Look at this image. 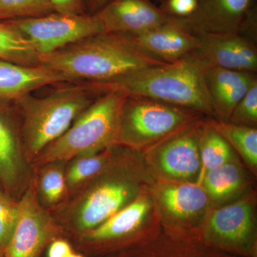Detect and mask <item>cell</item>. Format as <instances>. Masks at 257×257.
Here are the masks:
<instances>
[{"label": "cell", "mask_w": 257, "mask_h": 257, "mask_svg": "<svg viewBox=\"0 0 257 257\" xmlns=\"http://www.w3.org/2000/svg\"><path fill=\"white\" fill-rule=\"evenodd\" d=\"M40 65L67 82H106L140 69L166 64L134 47L121 34L103 32L52 53L40 55Z\"/></svg>", "instance_id": "6da1fadb"}, {"label": "cell", "mask_w": 257, "mask_h": 257, "mask_svg": "<svg viewBox=\"0 0 257 257\" xmlns=\"http://www.w3.org/2000/svg\"><path fill=\"white\" fill-rule=\"evenodd\" d=\"M207 67L191 52L176 62L146 67L109 82L91 83L103 93L119 91L213 116L204 82Z\"/></svg>", "instance_id": "7a4b0ae2"}, {"label": "cell", "mask_w": 257, "mask_h": 257, "mask_svg": "<svg viewBox=\"0 0 257 257\" xmlns=\"http://www.w3.org/2000/svg\"><path fill=\"white\" fill-rule=\"evenodd\" d=\"M102 94L91 82H72L43 97L30 94L15 101L28 162L32 165Z\"/></svg>", "instance_id": "3957f363"}, {"label": "cell", "mask_w": 257, "mask_h": 257, "mask_svg": "<svg viewBox=\"0 0 257 257\" xmlns=\"http://www.w3.org/2000/svg\"><path fill=\"white\" fill-rule=\"evenodd\" d=\"M124 155L117 154L111 165L50 213L67 240L94 229L134 200L135 184L125 169Z\"/></svg>", "instance_id": "277c9868"}, {"label": "cell", "mask_w": 257, "mask_h": 257, "mask_svg": "<svg viewBox=\"0 0 257 257\" xmlns=\"http://www.w3.org/2000/svg\"><path fill=\"white\" fill-rule=\"evenodd\" d=\"M126 94L110 90L98 96L67 130L32 162L33 168L55 161L67 162L86 153L119 145L121 108Z\"/></svg>", "instance_id": "5b68a950"}, {"label": "cell", "mask_w": 257, "mask_h": 257, "mask_svg": "<svg viewBox=\"0 0 257 257\" xmlns=\"http://www.w3.org/2000/svg\"><path fill=\"white\" fill-rule=\"evenodd\" d=\"M202 113L145 96L126 95L121 108L119 145L137 147L165 140L197 122Z\"/></svg>", "instance_id": "8992f818"}, {"label": "cell", "mask_w": 257, "mask_h": 257, "mask_svg": "<svg viewBox=\"0 0 257 257\" xmlns=\"http://www.w3.org/2000/svg\"><path fill=\"white\" fill-rule=\"evenodd\" d=\"M150 206L146 198H135L102 224L68 241L85 257L106 256L143 244L142 226Z\"/></svg>", "instance_id": "52a82bcc"}, {"label": "cell", "mask_w": 257, "mask_h": 257, "mask_svg": "<svg viewBox=\"0 0 257 257\" xmlns=\"http://www.w3.org/2000/svg\"><path fill=\"white\" fill-rule=\"evenodd\" d=\"M32 42L39 55L52 53L66 46L104 32L95 15L54 13L36 18L5 21Z\"/></svg>", "instance_id": "ba28073f"}, {"label": "cell", "mask_w": 257, "mask_h": 257, "mask_svg": "<svg viewBox=\"0 0 257 257\" xmlns=\"http://www.w3.org/2000/svg\"><path fill=\"white\" fill-rule=\"evenodd\" d=\"M18 202V220L4 256L42 257L54 240L63 238L62 230L37 200L33 179Z\"/></svg>", "instance_id": "9c48e42d"}, {"label": "cell", "mask_w": 257, "mask_h": 257, "mask_svg": "<svg viewBox=\"0 0 257 257\" xmlns=\"http://www.w3.org/2000/svg\"><path fill=\"white\" fill-rule=\"evenodd\" d=\"M33 177V167L24 150L16 106L0 101V187L12 199L19 201Z\"/></svg>", "instance_id": "30bf717a"}, {"label": "cell", "mask_w": 257, "mask_h": 257, "mask_svg": "<svg viewBox=\"0 0 257 257\" xmlns=\"http://www.w3.org/2000/svg\"><path fill=\"white\" fill-rule=\"evenodd\" d=\"M179 19L194 35L241 34L254 39L256 33L255 0H197L195 13Z\"/></svg>", "instance_id": "8fae6325"}, {"label": "cell", "mask_w": 257, "mask_h": 257, "mask_svg": "<svg viewBox=\"0 0 257 257\" xmlns=\"http://www.w3.org/2000/svg\"><path fill=\"white\" fill-rule=\"evenodd\" d=\"M202 241L217 251L238 257H256V239L251 206L236 202L211 215L202 231Z\"/></svg>", "instance_id": "7c38bea8"}, {"label": "cell", "mask_w": 257, "mask_h": 257, "mask_svg": "<svg viewBox=\"0 0 257 257\" xmlns=\"http://www.w3.org/2000/svg\"><path fill=\"white\" fill-rule=\"evenodd\" d=\"M198 46L193 51L208 67L242 72H257V47L252 37L241 34H198Z\"/></svg>", "instance_id": "4fadbf2b"}, {"label": "cell", "mask_w": 257, "mask_h": 257, "mask_svg": "<svg viewBox=\"0 0 257 257\" xmlns=\"http://www.w3.org/2000/svg\"><path fill=\"white\" fill-rule=\"evenodd\" d=\"M93 15L102 24L104 32L124 35L159 28L176 20L153 0H111Z\"/></svg>", "instance_id": "5bb4252c"}, {"label": "cell", "mask_w": 257, "mask_h": 257, "mask_svg": "<svg viewBox=\"0 0 257 257\" xmlns=\"http://www.w3.org/2000/svg\"><path fill=\"white\" fill-rule=\"evenodd\" d=\"M121 35L140 52L167 63L189 55L197 49L199 43L197 37L184 28L179 18L147 31Z\"/></svg>", "instance_id": "9a60e30c"}, {"label": "cell", "mask_w": 257, "mask_h": 257, "mask_svg": "<svg viewBox=\"0 0 257 257\" xmlns=\"http://www.w3.org/2000/svg\"><path fill=\"white\" fill-rule=\"evenodd\" d=\"M256 81V73L207 67L204 82L213 116L220 121H229L235 106Z\"/></svg>", "instance_id": "2e32d148"}, {"label": "cell", "mask_w": 257, "mask_h": 257, "mask_svg": "<svg viewBox=\"0 0 257 257\" xmlns=\"http://www.w3.org/2000/svg\"><path fill=\"white\" fill-rule=\"evenodd\" d=\"M202 124L196 122L165 139L158 152L162 170L175 178L197 175L201 168L199 140Z\"/></svg>", "instance_id": "e0dca14e"}, {"label": "cell", "mask_w": 257, "mask_h": 257, "mask_svg": "<svg viewBox=\"0 0 257 257\" xmlns=\"http://www.w3.org/2000/svg\"><path fill=\"white\" fill-rule=\"evenodd\" d=\"M68 82L43 67H28L0 59V101L14 104L33 91L50 84Z\"/></svg>", "instance_id": "ac0fdd59"}, {"label": "cell", "mask_w": 257, "mask_h": 257, "mask_svg": "<svg viewBox=\"0 0 257 257\" xmlns=\"http://www.w3.org/2000/svg\"><path fill=\"white\" fill-rule=\"evenodd\" d=\"M103 257H238L221 252L202 241L189 237L161 240L152 244L139 245Z\"/></svg>", "instance_id": "d6986e66"}, {"label": "cell", "mask_w": 257, "mask_h": 257, "mask_svg": "<svg viewBox=\"0 0 257 257\" xmlns=\"http://www.w3.org/2000/svg\"><path fill=\"white\" fill-rule=\"evenodd\" d=\"M66 163L55 161L33 168L37 200L50 213L60 209L69 199L64 173Z\"/></svg>", "instance_id": "ffe728a7"}, {"label": "cell", "mask_w": 257, "mask_h": 257, "mask_svg": "<svg viewBox=\"0 0 257 257\" xmlns=\"http://www.w3.org/2000/svg\"><path fill=\"white\" fill-rule=\"evenodd\" d=\"M118 148L119 145H115L102 151L83 154L67 161L64 173L69 199L111 165Z\"/></svg>", "instance_id": "44dd1931"}, {"label": "cell", "mask_w": 257, "mask_h": 257, "mask_svg": "<svg viewBox=\"0 0 257 257\" xmlns=\"http://www.w3.org/2000/svg\"><path fill=\"white\" fill-rule=\"evenodd\" d=\"M161 200L172 215L188 218L196 215L206 207L207 192L199 184L169 186L162 191Z\"/></svg>", "instance_id": "7402d4cb"}, {"label": "cell", "mask_w": 257, "mask_h": 257, "mask_svg": "<svg viewBox=\"0 0 257 257\" xmlns=\"http://www.w3.org/2000/svg\"><path fill=\"white\" fill-rule=\"evenodd\" d=\"M0 59L28 67L40 66L32 42L7 22H0Z\"/></svg>", "instance_id": "603a6c76"}, {"label": "cell", "mask_w": 257, "mask_h": 257, "mask_svg": "<svg viewBox=\"0 0 257 257\" xmlns=\"http://www.w3.org/2000/svg\"><path fill=\"white\" fill-rule=\"evenodd\" d=\"M206 124L214 128L226 140L249 165H257V130L256 128L242 126L223 121L211 119Z\"/></svg>", "instance_id": "cb8c5ba5"}, {"label": "cell", "mask_w": 257, "mask_h": 257, "mask_svg": "<svg viewBox=\"0 0 257 257\" xmlns=\"http://www.w3.org/2000/svg\"><path fill=\"white\" fill-rule=\"evenodd\" d=\"M199 146L201 163L206 172L228 163L232 157L231 145L207 124L202 125Z\"/></svg>", "instance_id": "d4e9b609"}, {"label": "cell", "mask_w": 257, "mask_h": 257, "mask_svg": "<svg viewBox=\"0 0 257 257\" xmlns=\"http://www.w3.org/2000/svg\"><path fill=\"white\" fill-rule=\"evenodd\" d=\"M206 192L215 198L227 197L239 188L242 175L239 167L228 163L206 172L204 177Z\"/></svg>", "instance_id": "484cf974"}, {"label": "cell", "mask_w": 257, "mask_h": 257, "mask_svg": "<svg viewBox=\"0 0 257 257\" xmlns=\"http://www.w3.org/2000/svg\"><path fill=\"white\" fill-rule=\"evenodd\" d=\"M54 13L50 0H0V22L40 18Z\"/></svg>", "instance_id": "4316f807"}, {"label": "cell", "mask_w": 257, "mask_h": 257, "mask_svg": "<svg viewBox=\"0 0 257 257\" xmlns=\"http://www.w3.org/2000/svg\"><path fill=\"white\" fill-rule=\"evenodd\" d=\"M18 210V201L0 189V250L3 255L14 231Z\"/></svg>", "instance_id": "83f0119b"}, {"label": "cell", "mask_w": 257, "mask_h": 257, "mask_svg": "<svg viewBox=\"0 0 257 257\" xmlns=\"http://www.w3.org/2000/svg\"><path fill=\"white\" fill-rule=\"evenodd\" d=\"M229 122L256 128L257 122V81L253 82L231 112Z\"/></svg>", "instance_id": "f1b7e54d"}, {"label": "cell", "mask_w": 257, "mask_h": 257, "mask_svg": "<svg viewBox=\"0 0 257 257\" xmlns=\"http://www.w3.org/2000/svg\"><path fill=\"white\" fill-rule=\"evenodd\" d=\"M160 7L171 17L187 18L195 13L197 8V0H164Z\"/></svg>", "instance_id": "f546056e"}, {"label": "cell", "mask_w": 257, "mask_h": 257, "mask_svg": "<svg viewBox=\"0 0 257 257\" xmlns=\"http://www.w3.org/2000/svg\"><path fill=\"white\" fill-rule=\"evenodd\" d=\"M55 13L64 15L87 14L82 0H50Z\"/></svg>", "instance_id": "4dcf8cb0"}, {"label": "cell", "mask_w": 257, "mask_h": 257, "mask_svg": "<svg viewBox=\"0 0 257 257\" xmlns=\"http://www.w3.org/2000/svg\"><path fill=\"white\" fill-rule=\"evenodd\" d=\"M74 251L73 246L68 240L58 238L47 247V257H67Z\"/></svg>", "instance_id": "1f68e13d"}, {"label": "cell", "mask_w": 257, "mask_h": 257, "mask_svg": "<svg viewBox=\"0 0 257 257\" xmlns=\"http://www.w3.org/2000/svg\"><path fill=\"white\" fill-rule=\"evenodd\" d=\"M82 1L85 6L87 14L93 15L96 14L111 0H82Z\"/></svg>", "instance_id": "d6a6232c"}, {"label": "cell", "mask_w": 257, "mask_h": 257, "mask_svg": "<svg viewBox=\"0 0 257 257\" xmlns=\"http://www.w3.org/2000/svg\"><path fill=\"white\" fill-rule=\"evenodd\" d=\"M67 257H85L82 253L78 252V251H74L73 252L70 253L68 256Z\"/></svg>", "instance_id": "836d02e7"}, {"label": "cell", "mask_w": 257, "mask_h": 257, "mask_svg": "<svg viewBox=\"0 0 257 257\" xmlns=\"http://www.w3.org/2000/svg\"><path fill=\"white\" fill-rule=\"evenodd\" d=\"M0 257H5L4 255H3V253H2L1 250H0Z\"/></svg>", "instance_id": "e575fe53"}, {"label": "cell", "mask_w": 257, "mask_h": 257, "mask_svg": "<svg viewBox=\"0 0 257 257\" xmlns=\"http://www.w3.org/2000/svg\"><path fill=\"white\" fill-rule=\"evenodd\" d=\"M155 1H158V2H159V3H162V2H163V1H164V0H155Z\"/></svg>", "instance_id": "d590c367"}, {"label": "cell", "mask_w": 257, "mask_h": 257, "mask_svg": "<svg viewBox=\"0 0 257 257\" xmlns=\"http://www.w3.org/2000/svg\"><path fill=\"white\" fill-rule=\"evenodd\" d=\"M0 189H1V187H0ZM2 190H3V189H2Z\"/></svg>", "instance_id": "8d00e7d4"}]
</instances>
